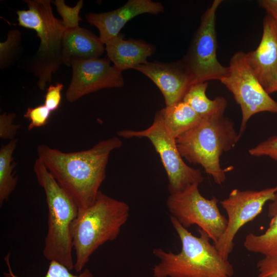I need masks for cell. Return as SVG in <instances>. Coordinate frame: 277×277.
Returning <instances> with one entry per match:
<instances>
[{
  "label": "cell",
  "instance_id": "obj_29",
  "mask_svg": "<svg viewBox=\"0 0 277 277\" xmlns=\"http://www.w3.org/2000/svg\"><path fill=\"white\" fill-rule=\"evenodd\" d=\"M256 277H277V257H265L256 264Z\"/></svg>",
  "mask_w": 277,
  "mask_h": 277
},
{
  "label": "cell",
  "instance_id": "obj_3",
  "mask_svg": "<svg viewBox=\"0 0 277 277\" xmlns=\"http://www.w3.org/2000/svg\"><path fill=\"white\" fill-rule=\"evenodd\" d=\"M125 202L99 191L94 202L78 209L71 228L75 260L74 268L81 272L91 255L100 246L115 240L130 214Z\"/></svg>",
  "mask_w": 277,
  "mask_h": 277
},
{
  "label": "cell",
  "instance_id": "obj_21",
  "mask_svg": "<svg viewBox=\"0 0 277 277\" xmlns=\"http://www.w3.org/2000/svg\"><path fill=\"white\" fill-rule=\"evenodd\" d=\"M244 247L249 252L265 257H277V214L271 217L265 232L260 235L248 234L245 238Z\"/></svg>",
  "mask_w": 277,
  "mask_h": 277
},
{
  "label": "cell",
  "instance_id": "obj_19",
  "mask_svg": "<svg viewBox=\"0 0 277 277\" xmlns=\"http://www.w3.org/2000/svg\"><path fill=\"white\" fill-rule=\"evenodd\" d=\"M207 87V82L194 84L190 87L182 99L201 118L224 113L227 106V101L223 96L209 99L206 94Z\"/></svg>",
  "mask_w": 277,
  "mask_h": 277
},
{
  "label": "cell",
  "instance_id": "obj_28",
  "mask_svg": "<svg viewBox=\"0 0 277 277\" xmlns=\"http://www.w3.org/2000/svg\"><path fill=\"white\" fill-rule=\"evenodd\" d=\"M64 87L62 83H57L50 85L47 89L44 105L51 112L56 110L60 105Z\"/></svg>",
  "mask_w": 277,
  "mask_h": 277
},
{
  "label": "cell",
  "instance_id": "obj_20",
  "mask_svg": "<svg viewBox=\"0 0 277 277\" xmlns=\"http://www.w3.org/2000/svg\"><path fill=\"white\" fill-rule=\"evenodd\" d=\"M17 140H11L0 149V206L7 201L16 188L17 180L13 174L14 164L13 153Z\"/></svg>",
  "mask_w": 277,
  "mask_h": 277
},
{
  "label": "cell",
  "instance_id": "obj_7",
  "mask_svg": "<svg viewBox=\"0 0 277 277\" xmlns=\"http://www.w3.org/2000/svg\"><path fill=\"white\" fill-rule=\"evenodd\" d=\"M227 75L220 82L231 92L240 105L242 119L241 138L249 119L262 112L277 113V102L264 89L249 65L246 52L239 51L230 60Z\"/></svg>",
  "mask_w": 277,
  "mask_h": 277
},
{
  "label": "cell",
  "instance_id": "obj_11",
  "mask_svg": "<svg viewBox=\"0 0 277 277\" xmlns=\"http://www.w3.org/2000/svg\"><path fill=\"white\" fill-rule=\"evenodd\" d=\"M276 193L277 186L259 191L234 189L227 198L220 201L227 215V225L214 245L223 259L228 260L233 249L234 238L240 228L259 215L265 204L272 201Z\"/></svg>",
  "mask_w": 277,
  "mask_h": 277
},
{
  "label": "cell",
  "instance_id": "obj_24",
  "mask_svg": "<svg viewBox=\"0 0 277 277\" xmlns=\"http://www.w3.org/2000/svg\"><path fill=\"white\" fill-rule=\"evenodd\" d=\"M53 3L62 18V21L66 29H72L80 27L79 22L82 20V18L79 16V13L84 5L83 1H79L73 7L66 5L64 0H55Z\"/></svg>",
  "mask_w": 277,
  "mask_h": 277
},
{
  "label": "cell",
  "instance_id": "obj_5",
  "mask_svg": "<svg viewBox=\"0 0 277 277\" xmlns=\"http://www.w3.org/2000/svg\"><path fill=\"white\" fill-rule=\"evenodd\" d=\"M33 170L38 184L44 190L48 207L43 255L47 260L56 261L72 270L74 262L71 228L78 207L38 158L34 163Z\"/></svg>",
  "mask_w": 277,
  "mask_h": 277
},
{
  "label": "cell",
  "instance_id": "obj_27",
  "mask_svg": "<svg viewBox=\"0 0 277 277\" xmlns=\"http://www.w3.org/2000/svg\"><path fill=\"white\" fill-rule=\"evenodd\" d=\"M15 117L14 113H4L0 115V137L4 140H13L20 126L13 124Z\"/></svg>",
  "mask_w": 277,
  "mask_h": 277
},
{
  "label": "cell",
  "instance_id": "obj_10",
  "mask_svg": "<svg viewBox=\"0 0 277 277\" xmlns=\"http://www.w3.org/2000/svg\"><path fill=\"white\" fill-rule=\"evenodd\" d=\"M222 0H214L203 14L186 55L182 59L189 69L193 85L209 80L221 81L228 73L217 58L216 12Z\"/></svg>",
  "mask_w": 277,
  "mask_h": 277
},
{
  "label": "cell",
  "instance_id": "obj_12",
  "mask_svg": "<svg viewBox=\"0 0 277 277\" xmlns=\"http://www.w3.org/2000/svg\"><path fill=\"white\" fill-rule=\"evenodd\" d=\"M110 62L106 57L72 61V77L66 92L67 101L73 103L99 90L122 87V71L111 66Z\"/></svg>",
  "mask_w": 277,
  "mask_h": 277
},
{
  "label": "cell",
  "instance_id": "obj_9",
  "mask_svg": "<svg viewBox=\"0 0 277 277\" xmlns=\"http://www.w3.org/2000/svg\"><path fill=\"white\" fill-rule=\"evenodd\" d=\"M199 184L188 185L182 191L170 194L166 201L171 215L185 228L197 225L215 243L224 232L227 219L220 212L219 200L204 197Z\"/></svg>",
  "mask_w": 277,
  "mask_h": 277
},
{
  "label": "cell",
  "instance_id": "obj_26",
  "mask_svg": "<svg viewBox=\"0 0 277 277\" xmlns=\"http://www.w3.org/2000/svg\"><path fill=\"white\" fill-rule=\"evenodd\" d=\"M255 157L268 156L277 161V135L272 136L248 150Z\"/></svg>",
  "mask_w": 277,
  "mask_h": 277
},
{
  "label": "cell",
  "instance_id": "obj_13",
  "mask_svg": "<svg viewBox=\"0 0 277 277\" xmlns=\"http://www.w3.org/2000/svg\"><path fill=\"white\" fill-rule=\"evenodd\" d=\"M247 60L259 81L268 93L277 92V20L267 14L257 48L246 53Z\"/></svg>",
  "mask_w": 277,
  "mask_h": 277
},
{
  "label": "cell",
  "instance_id": "obj_16",
  "mask_svg": "<svg viewBox=\"0 0 277 277\" xmlns=\"http://www.w3.org/2000/svg\"><path fill=\"white\" fill-rule=\"evenodd\" d=\"M105 45L108 58L121 71L134 69L147 63L148 57L155 50L152 45L141 39H125L124 35L121 33L108 41Z\"/></svg>",
  "mask_w": 277,
  "mask_h": 277
},
{
  "label": "cell",
  "instance_id": "obj_18",
  "mask_svg": "<svg viewBox=\"0 0 277 277\" xmlns=\"http://www.w3.org/2000/svg\"><path fill=\"white\" fill-rule=\"evenodd\" d=\"M169 133L176 138L197 125L202 118L186 103L180 101L159 111Z\"/></svg>",
  "mask_w": 277,
  "mask_h": 277
},
{
  "label": "cell",
  "instance_id": "obj_4",
  "mask_svg": "<svg viewBox=\"0 0 277 277\" xmlns=\"http://www.w3.org/2000/svg\"><path fill=\"white\" fill-rule=\"evenodd\" d=\"M240 138L234 123L225 117L224 113H219L202 118L197 125L178 136L175 142L183 158L201 165L215 184L222 185L230 168L221 167V156L233 148Z\"/></svg>",
  "mask_w": 277,
  "mask_h": 277
},
{
  "label": "cell",
  "instance_id": "obj_8",
  "mask_svg": "<svg viewBox=\"0 0 277 277\" xmlns=\"http://www.w3.org/2000/svg\"><path fill=\"white\" fill-rule=\"evenodd\" d=\"M124 138L146 137L160 155L166 172L170 194L182 191L187 186L202 183L204 177L199 169L188 166L183 161L174 138L165 128L157 111L151 126L143 130H123L117 132Z\"/></svg>",
  "mask_w": 277,
  "mask_h": 277
},
{
  "label": "cell",
  "instance_id": "obj_22",
  "mask_svg": "<svg viewBox=\"0 0 277 277\" xmlns=\"http://www.w3.org/2000/svg\"><path fill=\"white\" fill-rule=\"evenodd\" d=\"M22 34L18 29L10 30L6 40L0 43V69L5 70L12 66L22 52Z\"/></svg>",
  "mask_w": 277,
  "mask_h": 277
},
{
  "label": "cell",
  "instance_id": "obj_15",
  "mask_svg": "<svg viewBox=\"0 0 277 277\" xmlns=\"http://www.w3.org/2000/svg\"><path fill=\"white\" fill-rule=\"evenodd\" d=\"M160 2L151 0H129L119 8L107 12L89 13L85 17L88 22L99 31V37L105 44L116 37L126 24L134 17L144 13L157 14L164 12Z\"/></svg>",
  "mask_w": 277,
  "mask_h": 277
},
{
  "label": "cell",
  "instance_id": "obj_2",
  "mask_svg": "<svg viewBox=\"0 0 277 277\" xmlns=\"http://www.w3.org/2000/svg\"><path fill=\"white\" fill-rule=\"evenodd\" d=\"M170 222L181 243L178 253L155 248L153 254L160 261L152 268L154 277H233V266L223 259L210 238L199 229L196 236L184 227L173 216Z\"/></svg>",
  "mask_w": 277,
  "mask_h": 277
},
{
  "label": "cell",
  "instance_id": "obj_31",
  "mask_svg": "<svg viewBox=\"0 0 277 277\" xmlns=\"http://www.w3.org/2000/svg\"><path fill=\"white\" fill-rule=\"evenodd\" d=\"M277 214V193L274 199L271 201L268 206V216L272 217Z\"/></svg>",
  "mask_w": 277,
  "mask_h": 277
},
{
  "label": "cell",
  "instance_id": "obj_25",
  "mask_svg": "<svg viewBox=\"0 0 277 277\" xmlns=\"http://www.w3.org/2000/svg\"><path fill=\"white\" fill-rule=\"evenodd\" d=\"M51 111L44 105L35 107H29L24 114V117L29 121L28 130L41 127L47 124Z\"/></svg>",
  "mask_w": 277,
  "mask_h": 277
},
{
  "label": "cell",
  "instance_id": "obj_23",
  "mask_svg": "<svg viewBox=\"0 0 277 277\" xmlns=\"http://www.w3.org/2000/svg\"><path fill=\"white\" fill-rule=\"evenodd\" d=\"M10 254L8 253L4 258V261L8 267L7 271L3 273L4 277H22L13 271L10 262ZM44 277H94L92 273L88 268H85L78 274L71 272V270L63 264L55 261H50L47 271Z\"/></svg>",
  "mask_w": 277,
  "mask_h": 277
},
{
  "label": "cell",
  "instance_id": "obj_14",
  "mask_svg": "<svg viewBox=\"0 0 277 277\" xmlns=\"http://www.w3.org/2000/svg\"><path fill=\"white\" fill-rule=\"evenodd\" d=\"M134 69L146 75L156 85L163 95L166 106L182 101L193 85L191 74L182 59L170 63L147 62Z\"/></svg>",
  "mask_w": 277,
  "mask_h": 277
},
{
  "label": "cell",
  "instance_id": "obj_32",
  "mask_svg": "<svg viewBox=\"0 0 277 277\" xmlns=\"http://www.w3.org/2000/svg\"><path fill=\"white\" fill-rule=\"evenodd\" d=\"M271 1L273 3L277 5V0H271Z\"/></svg>",
  "mask_w": 277,
  "mask_h": 277
},
{
  "label": "cell",
  "instance_id": "obj_6",
  "mask_svg": "<svg viewBox=\"0 0 277 277\" xmlns=\"http://www.w3.org/2000/svg\"><path fill=\"white\" fill-rule=\"evenodd\" d=\"M23 1L28 9L16 11L18 25L35 30L40 39L38 49L27 69L37 78V85L43 90L63 64V39L66 29L62 20L54 16L50 0Z\"/></svg>",
  "mask_w": 277,
  "mask_h": 277
},
{
  "label": "cell",
  "instance_id": "obj_17",
  "mask_svg": "<svg viewBox=\"0 0 277 277\" xmlns=\"http://www.w3.org/2000/svg\"><path fill=\"white\" fill-rule=\"evenodd\" d=\"M104 45L99 36L85 28L66 29L63 39V64L70 67L74 60L100 58L105 50Z\"/></svg>",
  "mask_w": 277,
  "mask_h": 277
},
{
  "label": "cell",
  "instance_id": "obj_1",
  "mask_svg": "<svg viewBox=\"0 0 277 277\" xmlns=\"http://www.w3.org/2000/svg\"><path fill=\"white\" fill-rule=\"evenodd\" d=\"M122 146L116 136L99 142L91 148L64 152L45 144L37 146L38 158L60 186L73 199L78 209L95 201L106 178L111 152Z\"/></svg>",
  "mask_w": 277,
  "mask_h": 277
},
{
  "label": "cell",
  "instance_id": "obj_30",
  "mask_svg": "<svg viewBox=\"0 0 277 277\" xmlns=\"http://www.w3.org/2000/svg\"><path fill=\"white\" fill-rule=\"evenodd\" d=\"M260 7L263 8L267 14L273 17L277 20V5L273 3L271 0H262L258 2Z\"/></svg>",
  "mask_w": 277,
  "mask_h": 277
}]
</instances>
